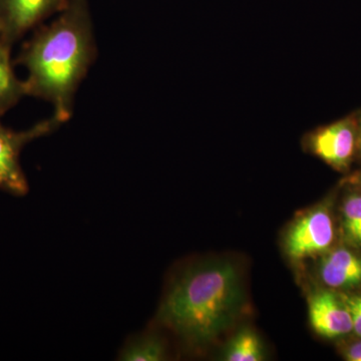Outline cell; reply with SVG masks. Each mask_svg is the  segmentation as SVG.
Listing matches in <instances>:
<instances>
[{
    "label": "cell",
    "mask_w": 361,
    "mask_h": 361,
    "mask_svg": "<svg viewBox=\"0 0 361 361\" xmlns=\"http://www.w3.org/2000/svg\"><path fill=\"white\" fill-rule=\"evenodd\" d=\"M97 52L89 0H68L54 20L37 28L18 56V63L27 71L26 96L49 102L52 115L68 122Z\"/></svg>",
    "instance_id": "6da1fadb"
},
{
    "label": "cell",
    "mask_w": 361,
    "mask_h": 361,
    "mask_svg": "<svg viewBox=\"0 0 361 361\" xmlns=\"http://www.w3.org/2000/svg\"><path fill=\"white\" fill-rule=\"evenodd\" d=\"M244 302L236 266L227 260L200 261L171 284L157 320L190 345H205L231 326Z\"/></svg>",
    "instance_id": "7a4b0ae2"
},
{
    "label": "cell",
    "mask_w": 361,
    "mask_h": 361,
    "mask_svg": "<svg viewBox=\"0 0 361 361\" xmlns=\"http://www.w3.org/2000/svg\"><path fill=\"white\" fill-rule=\"evenodd\" d=\"M61 121L51 118L35 123L30 129L14 130L0 123V190L14 196H25L30 186L20 164V154L26 145L54 133Z\"/></svg>",
    "instance_id": "3957f363"
},
{
    "label": "cell",
    "mask_w": 361,
    "mask_h": 361,
    "mask_svg": "<svg viewBox=\"0 0 361 361\" xmlns=\"http://www.w3.org/2000/svg\"><path fill=\"white\" fill-rule=\"evenodd\" d=\"M68 0H0V39L13 47L25 33L56 16Z\"/></svg>",
    "instance_id": "277c9868"
},
{
    "label": "cell",
    "mask_w": 361,
    "mask_h": 361,
    "mask_svg": "<svg viewBox=\"0 0 361 361\" xmlns=\"http://www.w3.org/2000/svg\"><path fill=\"white\" fill-rule=\"evenodd\" d=\"M334 239V220L326 207H317L299 218L286 236V252L295 260L329 250Z\"/></svg>",
    "instance_id": "5b68a950"
},
{
    "label": "cell",
    "mask_w": 361,
    "mask_h": 361,
    "mask_svg": "<svg viewBox=\"0 0 361 361\" xmlns=\"http://www.w3.org/2000/svg\"><path fill=\"white\" fill-rule=\"evenodd\" d=\"M310 145L313 153L332 168L348 170L358 147L356 114L316 130Z\"/></svg>",
    "instance_id": "8992f818"
},
{
    "label": "cell",
    "mask_w": 361,
    "mask_h": 361,
    "mask_svg": "<svg viewBox=\"0 0 361 361\" xmlns=\"http://www.w3.org/2000/svg\"><path fill=\"white\" fill-rule=\"evenodd\" d=\"M308 310L311 326L325 338H338L353 331L350 313L343 299L334 292H314L310 296Z\"/></svg>",
    "instance_id": "52a82bcc"
},
{
    "label": "cell",
    "mask_w": 361,
    "mask_h": 361,
    "mask_svg": "<svg viewBox=\"0 0 361 361\" xmlns=\"http://www.w3.org/2000/svg\"><path fill=\"white\" fill-rule=\"evenodd\" d=\"M320 277L330 288L361 286V256L346 248H337L322 259Z\"/></svg>",
    "instance_id": "ba28073f"
},
{
    "label": "cell",
    "mask_w": 361,
    "mask_h": 361,
    "mask_svg": "<svg viewBox=\"0 0 361 361\" xmlns=\"http://www.w3.org/2000/svg\"><path fill=\"white\" fill-rule=\"evenodd\" d=\"M11 51V45L0 39V116L26 96L25 82L14 73Z\"/></svg>",
    "instance_id": "9c48e42d"
},
{
    "label": "cell",
    "mask_w": 361,
    "mask_h": 361,
    "mask_svg": "<svg viewBox=\"0 0 361 361\" xmlns=\"http://www.w3.org/2000/svg\"><path fill=\"white\" fill-rule=\"evenodd\" d=\"M167 357V348L160 336L146 332L130 338L123 346L118 360L125 361H159Z\"/></svg>",
    "instance_id": "30bf717a"
},
{
    "label": "cell",
    "mask_w": 361,
    "mask_h": 361,
    "mask_svg": "<svg viewBox=\"0 0 361 361\" xmlns=\"http://www.w3.org/2000/svg\"><path fill=\"white\" fill-rule=\"evenodd\" d=\"M227 361H260L264 360L262 343L251 329L240 330L225 349Z\"/></svg>",
    "instance_id": "8fae6325"
},
{
    "label": "cell",
    "mask_w": 361,
    "mask_h": 361,
    "mask_svg": "<svg viewBox=\"0 0 361 361\" xmlns=\"http://www.w3.org/2000/svg\"><path fill=\"white\" fill-rule=\"evenodd\" d=\"M342 230L350 245L361 248V194L351 193L342 205Z\"/></svg>",
    "instance_id": "7c38bea8"
},
{
    "label": "cell",
    "mask_w": 361,
    "mask_h": 361,
    "mask_svg": "<svg viewBox=\"0 0 361 361\" xmlns=\"http://www.w3.org/2000/svg\"><path fill=\"white\" fill-rule=\"evenodd\" d=\"M342 299L350 313L353 330L361 338V295L343 296Z\"/></svg>",
    "instance_id": "4fadbf2b"
},
{
    "label": "cell",
    "mask_w": 361,
    "mask_h": 361,
    "mask_svg": "<svg viewBox=\"0 0 361 361\" xmlns=\"http://www.w3.org/2000/svg\"><path fill=\"white\" fill-rule=\"evenodd\" d=\"M344 356L349 361H361V341L349 345Z\"/></svg>",
    "instance_id": "5bb4252c"
},
{
    "label": "cell",
    "mask_w": 361,
    "mask_h": 361,
    "mask_svg": "<svg viewBox=\"0 0 361 361\" xmlns=\"http://www.w3.org/2000/svg\"><path fill=\"white\" fill-rule=\"evenodd\" d=\"M357 118V130H358V148L361 152V111L360 113L356 114Z\"/></svg>",
    "instance_id": "9a60e30c"
}]
</instances>
